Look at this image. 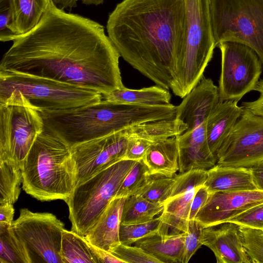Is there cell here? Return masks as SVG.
<instances>
[{
  "mask_svg": "<svg viewBox=\"0 0 263 263\" xmlns=\"http://www.w3.org/2000/svg\"><path fill=\"white\" fill-rule=\"evenodd\" d=\"M0 71L31 75L106 95L124 87L120 55L99 23L50 2L39 24L13 40Z\"/></svg>",
  "mask_w": 263,
  "mask_h": 263,
  "instance_id": "1",
  "label": "cell"
},
{
  "mask_svg": "<svg viewBox=\"0 0 263 263\" xmlns=\"http://www.w3.org/2000/svg\"><path fill=\"white\" fill-rule=\"evenodd\" d=\"M185 27V0H123L109 15L106 26L120 57L168 90L174 87Z\"/></svg>",
  "mask_w": 263,
  "mask_h": 263,
  "instance_id": "2",
  "label": "cell"
},
{
  "mask_svg": "<svg viewBox=\"0 0 263 263\" xmlns=\"http://www.w3.org/2000/svg\"><path fill=\"white\" fill-rule=\"evenodd\" d=\"M44 130L70 148L145 122L169 119L170 105L144 106L110 102L96 103L63 110L39 111Z\"/></svg>",
  "mask_w": 263,
  "mask_h": 263,
  "instance_id": "3",
  "label": "cell"
},
{
  "mask_svg": "<svg viewBox=\"0 0 263 263\" xmlns=\"http://www.w3.org/2000/svg\"><path fill=\"white\" fill-rule=\"evenodd\" d=\"M21 170L23 190L40 201H66L77 184L71 148L44 130L35 140Z\"/></svg>",
  "mask_w": 263,
  "mask_h": 263,
  "instance_id": "4",
  "label": "cell"
},
{
  "mask_svg": "<svg viewBox=\"0 0 263 263\" xmlns=\"http://www.w3.org/2000/svg\"><path fill=\"white\" fill-rule=\"evenodd\" d=\"M91 89L31 75L0 71V103L12 101L38 111L63 110L98 102Z\"/></svg>",
  "mask_w": 263,
  "mask_h": 263,
  "instance_id": "5",
  "label": "cell"
},
{
  "mask_svg": "<svg viewBox=\"0 0 263 263\" xmlns=\"http://www.w3.org/2000/svg\"><path fill=\"white\" fill-rule=\"evenodd\" d=\"M210 0H185L184 43L175 65L173 93L183 98L203 77L216 45L210 10Z\"/></svg>",
  "mask_w": 263,
  "mask_h": 263,
  "instance_id": "6",
  "label": "cell"
},
{
  "mask_svg": "<svg viewBox=\"0 0 263 263\" xmlns=\"http://www.w3.org/2000/svg\"><path fill=\"white\" fill-rule=\"evenodd\" d=\"M137 161L123 159L76 184L68 200L71 230L84 236L115 197Z\"/></svg>",
  "mask_w": 263,
  "mask_h": 263,
  "instance_id": "7",
  "label": "cell"
},
{
  "mask_svg": "<svg viewBox=\"0 0 263 263\" xmlns=\"http://www.w3.org/2000/svg\"><path fill=\"white\" fill-rule=\"evenodd\" d=\"M210 10L216 47L224 42L245 44L263 65V0H210Z\"/></svg>",
  "mask_w": 263,
  "mask_h": 263,
  "instance_id": "8",
  "label": "cell"
},
{
  "mask_svg": "<svg viewBox=\"0 0 263 263\" xmlns=\"http://www.w3.org/2000/svg\"><path fill=\"white\" fill-rule=\"evenodd\" d=\"M43 130L42 117L34 108L12 101L0 103V161H13L22 167Z\"/></svg>",
  "mask_w": 263,
  "mask_h": 263,
  "instance_id": "9",
  "label": "cell"
},
{
  "mask_svg": "<svg viewBox=\"0 0 263 263\" xmlns=\"http://www.w3.org/2000/svg\"><path fill=\"white\" fill-rule=\"evenodd\" d=\"M12 227L25 245L31 263H64L61 242L64 224L54 215L21 209Z\"/></svg>",
  "mask_w": 263,
  "mask_h": 263,
  "instance_id": "10",
  "label": "cell"
},
{
  "mask_svg": "<svg viewBox=\"0 0 263 263\" xmlns=\"http://www.w3.org/2000/svg\"><path fill=\"white\" fill-rule=\"evenodd\" d=\"M221 52L218 92L220 101H239L255 90L262 71V64L250 47L224 42L217 46Z\"/></svg>",
  "mask_w": 263,
  "mask_h": 263,
  "instance_id": "11",
  "label": "cell"
},
{
  "mask_svg": "<svg viewBox=\"0 0 263 263\" xmlns=\"http://www.w3.org/2000/svg\"><path fill=\"white\" fill-rule=\"evenodd\" d=\"M217 157L219 165L248 168L263 160V117L243 109Z\"/></svg>",
  "mask_w": 263,
  "mask_h": 263,
  "instance_id": "12",
  "label": "cell"
},
{
  "mask_svg": "<svg viewBox=\"0 0 263 263\" xmlns=\"http://www.w3.org/2000/svg\"><path fill=\"white\" fill-rule=\"evenodd\" d=\"M130 138L126 128L71 147L77 173L76 184L124 159Z\"/></svg>",
  "mask_w": 263,
  "mask_h": 263,
  "instance_id": "13",
  "label": "cell"
},
{
  "mask_svg": "<svg viewBox=\"0 0 263 263\" xmlns=\"http://www.w3.org/2000/svg\"><path fill=\"white\" fill-rule=\"evenodd\" d=\"M207 170L194 169L175 176V182L164 203L159 234H178L187 231L192 202L198 189L204 185Z\"/></svg>",
  "mask_w": 263,
  "mask_h": 263,
  "instance_id": "14",
  "label": "cell"
},
{
  "mask_svg": "<svg viewBox=\"0 0 263 263\" xmlns=\"http://www.w3.org/2000/svg\"><path fill=\"white\" fill-rule=\"evenodd\" d=\"M263 203V191H224L210 193L195 217L202 228L227 222L248 209Z\"/></svg>",
  "mask_w": 263,
  "mask_h": 263,
  "instance_id": "15",
  "label": "cell"
},
{
  "mask_svg": "<svg viewBox=\"0 0 263 263\" xmlns=\"http://www.w3.org/2000/svg\"><path fill=\"white\" fill-rule=\"evenodd\" d=\"M200 242L213 252L217 263H251L238 224L227 221L204 228Z\"/></svg>",
  "mask_w": 263,
  "mask_h": 263,
  "instance_id": "16",
  "label": "cell"
},
{
  "mask_svg": "<svg viewBox=\"0 0 263 263\" xmlns=\"http://www.w3.org/2000/svg\"><path fill=\"white\" fill-rule=\"evenodd\" d=\"M219 101L218 87L203 76L177 106L175 118L191 131L206 121Z\"/></svg>",
  "mask_w": 263,
  "mask_h": 263,
  "instance_id": "17",
  "label": "cell"
},
{
  "mask_svg": "<svg viewBox=\"0 0 263 263\" xmlns=\"http://www.w3.org/2000/svg\"><path fill=\"white\" fill-rule=\"evenodd\" d=\"M176 137L180 173L194 169L208 170L217 164V157L212 153L208 143L206 122Z\"/></svg>",
  "mask_w": 263,
  "mask_h": 263,
  "instance_id": "18",
  "label": "cell"
},
{
  "mask_svg": "<svg viewBox=\"0 0 263 263\" xmlns=\"http://www.w3.org/2000/svg\"><path fill=\"white\" fill-rule=\"evenodd\" d=\"M125 198L114 197L84 236L90 243L109 251L120 243L119 230Z\"/></svg>",
  "mask_w": 263,
  "mask_h": 263,
  "instance_id": "19",
  "label": "cell"
},
{
  "mask_svg": "<svg viewBox=\"0 0 263 263\" xmlns=\"http://www.w3.org/2000/svg\"><path fill=\"white\" fill-rule=\"evenodd\" d=\"M238 102L220 101L206 121L208 143L216 156L243 111Z\"/></svg>",
  "mask_w": 263,
  "mask_h": 263,
  "instance_id": "20",
  "label": "cell"
},
{
  "mask_svg": "<svg viewBox=\"0 0 263 263\" xmlns=\"http://www.w3.org/2000/svg\"><path fill=\"white\" fill-rule=\"evenodd\" d=\"M204 184L210 193L257 190L251 168L223 166L216 164L207 170Z\"/></svg>",
  "mask_w": 263,
  "mask_h": 263,
  "instance_id": "21",
  "label": "cell"
},
{
  "mask_svg": "<svg viewBox=\"0 0 263 263\" xmlns=\"http://www.w3.org/2000/svg\"><path fill=\"white\" fill-rule=\"evenodd\" d=\"M142 160L151 176L174 177L179 171L178 148L176 136L154 142Z\"/></svg>",
  "mask_w": 263,
  "mask_h": 263,
  "instance_id": "22",
  "label": "cell"
},
{
  "mask_svg": "<svg viewBox=\"0 0 263 263\" xmlns=\"http://www.w3.org/2000/svg\"><path fill=\"white\" fill-rule=\"evenodd\" d=\"M185 233L161 235L158 233L136 241L134 246L160 260L162 263H182Z\"/></svg>",
  "mask_w": 263,
  "mask_h": 263,
  "instance_id": "23",
  "label": "cell"
},
{
  "mask_svg": "<svg viewBox=\"0 0 263 263\" xmlns=\"http://www.w3.org/2000/svg\"><path fill=\"white\" fill-rule=\"evenodd\" d=\"M110 102L144 106L164 105L170 103L171 95L168 89L159 85L133 89L125 86L102 96Z\"/></svg>",
  "mask_w": 263,
  "mask_h": 263,
  "instance_id": "24",
  "label": "cell"
},
{
  "mask_svg": "<svg viewBox=\"0 0 263 263\" xmlns=\"http://www.w3.org/2000/svg\"><path fill=\"white\" fill-rule=\"evenodd\" d=\"M10 1L13 12L12 30L15 38L29 32L39 24L51 0Z\"/></svg>",
  "mask_w": 263,
  "mask_h": 263,
  "instance_id": "25",
  "label": "cell"
},
{
  "mask_svg": "<svg viewBox=\"0 0 263 263\" xmlns=\"http://www.w3.org/2000/svg\"><path fill=\"white\" fill-rule=\"evenodd\" d=\"M61 256L64 263H98L84 236L71 230L63 232Z\"/></svg>",
  "mask_w": 263,
  "mask_h": 263,
  "instance_id": "26",
  "label": "cell"
},
{
  "mask_svg": "<svg viewBox=\"0 0 263 263\" xmlns=\"http://www.w3.org/2000/svg\"><path fill=\"white\" fill-rule=\"evenodd\" d=\"M163 204L151 202L137 194L125 198L123 208L121 224L148 222L163 211Z\"/></svg>",
  "mask_w": 263,
  "mask_h": 263,
  "instance_id": "27",
  "label": "cell"
},
{
  "mask_svg": "<svg viewBox=\"0 0 263 263\" xmlns=\"http://www.w3.org/2000/svg\"><path fill=\"white\" fill-rule=\"evenodd\" d=\"M0 262L31 263L28 251L12 225L0 223Z\"/></svg>",
  "mask_w": 263,
  "mask_h": 263,
  "instance_id": "28",
  "label": "cell"
},
{
  "mask_svg": "<svg viewBox=\"0 0 263 263\" xmlns=\"http://www.w3.org/2000/svg\"><path fill=\"white\" fill-rule=\"evenodd\" d=\"M22 181L21 166L13 161H0V204H13L17 200Z\"/></svg>",
  "mask_w": 263,
  "mask_h": 263,
  "instance_id": "29",
  "label": "cell"
},
{
  "mask_svg": "<svg viewBox=\"0 0 263 263\" xmlns=\"http://www.w3.org/2000/svg\"><path fill=\"white\" fill-rule=\"evenodd\" d=\"M174 182L175 176L173 177L152 176L136 194L151 202L164 204L170 196Z\"/></svg>",
  "mask_w": 263,
  "mask_h": 263,
  "instance_id": "30",
  "label": "cell"
},
{
  "mask_svg": "<svg viewBox=\"0 0 263 263\" xmlns=\"http://www.w3.org/2000/svg\"><path fill=\"white\" fill-rule=\"evenodd\" d=\"M152 176L142 160L136 161L123 181L115 197L126 198L135 195Z\"/></svg>",
  "mask_w": 263,
  "mask_h": 263,
  "instance_id": "31",
  "label": "cell"
},
{
  "mask_svg": "<svg viewBox=\"0 0 263 263\" xmlns=\"http://www.w3.org/2000/svg\"><path fill=\"white\" fill-rule=\"evenodd\" d=\"M161 221L158 217L144 223L121 224L119 230L120 243L131 245L137 240L154 235L158 233Z\"/></svg>",
  "mask_w": 263,
  "mask_h": 263,
  "instance_id": "32",
  "label": "cell"
},
{
  "mask_svg": "<svg viewBox=\"0 0 263 263\" xmlns=\"http://www.w3.org/2000/svg\"><path fill=\"white\" fill-rule=\"evenodd\" d=\"M243 243L251 262L263 263V230L240 226Z\"/></svg>",
  "mask_w": 263,
  "mask_h": 263,
  "instance_id": "33",
  "label": "cell"
},
{
  "mask_svg": "<svg viewBox=\"0 0 263 263\" xmlns=\"http://www.w3.org/2000/svg\"><path fill=\"white\" fill-rule=\"evenodd\" d=\"M109 252L125 263H162L160 260L136 246L120 243L111 249Z\"/></svg>",
  "mask_w": 263,
  "mask_h": 263,
  "instance_id": "34",
  "label": "cell"
},
{
  "mask_svg": "<svg viewBox=\"0 0 263 263\" xmlns=\"http://www.w3.org/2000/svg\"><path fill=\"white\" fill-rule=\"evenodd\" d=\"M195 219L189 220L187 231L184 239V248L182 263H187L202 245L200 242L202 229Z\"/></svg>",
  "mask_w": 263,
  "mask_h": 263,
  "instance_id": "35",
  "label": "cell"
},
{
  "mask_svg": "<svg viewBox=\"0 0 263 263\" xmlns=\"http://www.w3.org/2000/svg\"><path fill=\"white\" fill-rule=\"evenodd\" d=\"M227 221L241 226L263 230V203L248 209Z\"/></svg>",
  "mask_w": 263,
  "mask_h": 263,
  "instance_id": "36",
  "label": "cell"
},
{
  "mask_svg": "<svg viewBox=\"0 0 263 263\" xmlns=\"http://www.w3.org/2000/svg\"><path fill=\"white\" fill-rule=\"evenodd\" d=\"M13 12L10 0H0V40L12 41L15 35L12 32Z\"/></svg>",
  "mask_w": 263,
  "mask_h": 263,
  "instance_id": "37",
  "label": "cell"
},
{
  "mask_svg": "<svg viewBox=\"0 0 263 263\" xmlns=\"http://www.w3.org/2000/svg\"><path fill=\"white\" fill-rule=\"evenodd\" d=\"M154 142L144 138H130L128 141L124 159L142 160L149 146Z\"/></svg>",
  "mask_w": 263,
  "mask_h": 263,
  "instance_id": "38",
  "label": "cell"
},
{
  "mask_svg": "<svg viewBox=\"0 0 263 263\" xmlns=\"http://www.w3.org/2000/svg\"><path fill=\"white\" fill-rule=\"evenodd\" d=\"M254 90L259 92L258 98L253 101L243 102L241 106L255 115L263 117V79L259 80Z\"/></svg>",
  "mask_w": 263,
  "mask_h": 263,
  "instance_id": "39",
  "label": "cell"
},
{
  "mask_svg": "<svg viewBox=\"0 0 263 263\" xmlns=\"http://www.w3.org/2000/svg\"><path fill=\"white\" fill-rule=\"evenodd\" d=\"M210 193L206 187L203 185L197 191L191 203L189 220L195 219L199 210L206 202Z\"/></svg>",
  "mask_w": 263,
  "mask_h": 263,
  "instance_id": "40",
  "label": "cell"
},
{
  "mask_svg": "<svg viewBox=\"0 0 263 263\" xmlns=\"http://www.w3.org/2000/svg\"><path fill=\"white\" fill-rule=\"evenodd\" d=\"M90 248L97 257L98 263H125L111 252L90 243Z\"/></svg>",
  "mask_w": 263,
  "mask_h": 263,
  "instance_id": "41",
  "label": "cell"
},
{
  "mask_svg": "<svg viewBox=\"0 0 263 263\" xmlns=\"http://www.w3.org/2000/svg\"><path fill=\"white\" fill-rule=\"evenodd\" d=\"M54 4L59 8H72L77 6V2L81 1L85 5H99L103 3L104 0H52Z\"/></svg>",
  "mask_w": 263,
  "mask_h": 263,
  "instance_id": "42",
  "label": "cell"
},
{
  "mask_svg": "<svg viewBox=\"0 0 263 263\" xmlns=\"http://www.w3.org/2000/svg\"><path fill=\"white\" fill-rule=\"evenodd\" d=\"M14 209L12 204H0V223L12 225Z\"/></svg>",
  "mask_w": 263,
  "mask_h": 263,
  "instance_id": "43",
  "label": "cell"
},
{
  "mask_svg": "<svg viewBox=\"0 0 263 263\" xmlns=\"http://www.w3.org/2000/svg\"><path fill=\"white\" fill-rule=\"evenodd\" d=\"M251 170L257 190L263 191V160L252 166Z\"/></svg>",
  "mask_w": 263,
  "mask_h": 263,
  "instance_id": "44",
  "label": "cell"
}]
</instances>
